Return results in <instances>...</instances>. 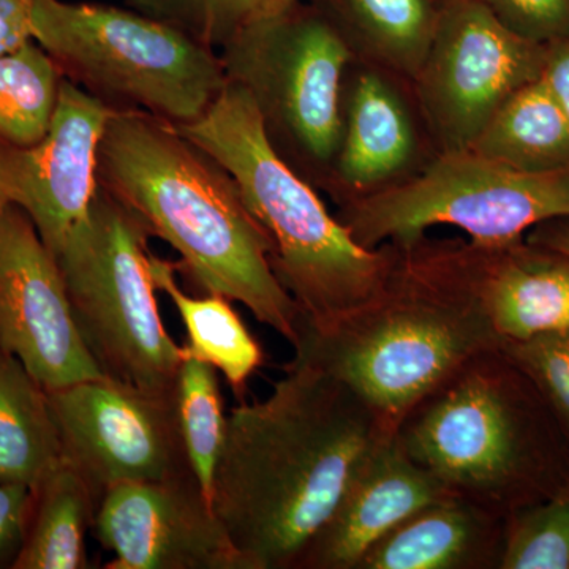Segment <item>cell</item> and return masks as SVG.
Returning a JSON list of instances; mask_svg holds the SVG:
<instances>
[{
	"label": "cell",
	"mask_w": 569,
	"mask_h": 569,
	"mask_svg": "<svg viewBox=\"0 0 569 569\" xmlns=\"http://www.w3.org/2000/svg\"><path fill=\"white\" fill-rule=\"evenodd\" d=\"M97 183L179 254L200 295L241 302L295 346L301 310L271 266L272 244L233 176L174 123L116 111L97 152Z\"/></svg>",
	"instance_id": "2"
},
{
	"label": "cell",
	"mask_w": 569,
	"mask_h": 569,
	"mask_svg": "<svg viewBox=\"0 0 569 569\" xmlns=\"http://www.w3.org/2000/svg\"><path fill=\"white\" fill-rule=\"evenodd\" d=\"M92 529L107 569H246L193 475L108 489Z\"/></svg>",
	"instance_id": "14"
},
{
	"label": "cell",
	"mask_w": 569,
	"mask_h": 569,
	"mask_svg": "<svg viewBox=\"0 0 569 569\" xmlns=\"http://www.w3.org/2000/svg\"><path fill=\"white\" fill-rule=\"evenodd\" d=\"M100 497L78 468L62 459L32 488L31 512L13 569H86V535Z\"/></svg>",
	"instance_id": "21"
},
{
	"label": "cell",
	"mask_w": 569,
	"mask_h": 569,
	"mask_svg": "<svg viewBox=\"0 0 569 569\" xmlns=\"http://www.w3.org/2000/svg\"><path fill=\"white\" fill-rule=\"evenodd\" d=\"M32 22L33 40L63 78L116 111L182 126L228 82L219 52L129 7L32 0Z\"/></svg>",
	"instance_id": "6"
},
{
	"label": "cell",
	"mask_w": 569,
	"mask_h": 569,
	"mask_svg": "<svg viewBox=\"0 0 569 569\" xmlns=\"http://www.w3.org/2000/svg\"><path fill=\"white\" fill-rule=\"evenodd\" d=\"M32 40V0H0V54Z\"/></svg>",
	"instance_id": "31"
},
{
	"label": "cell",
	"mask_w": 569,
	"mask_h": 569,
	"mask_svg": "<svg viewBox=\"0 0 569 569\" xmlns=\"http://www.w3.org/2000/svg\"><path fill=\"white\" fill-rule=\"evenodd\" d=\"M545 59V44L509 32L477 0H441L411 81L438 152L468 151L498 108L541 78Z\"/></svg>",
	"instance_id": "10"
},
{
	"label": "cell",
	"mask_w": 569,
	"mask_h": 569,
	"mask_svg": "<svg viewBox=\"0 0 569 569\" xmlns=\"http://www.w3.org/2000/svg\"><path fill=\"white\" fill-rule=\"evenodd\" d=\"M146 224L102 187L54 253L74 321L103 376L174 391L186 356L160 317Z\"/></svg>",
	"instance_id": "7"
},
{
	"label": "cell",
	"mask_w": 569,
	"mask_h": 569,
	"mask_svg": "<svg viewBox=\"0 0 569 569\" xmlns=\"http://www.w3.org/2000/svg\"><path fill=\"white\" fill-rule=\"evenodd\" d=\"M470 253L478 293L503 343L569 329L567 254L530 241L498 249L470 244Z\"/></svg>",
	"instance_id": "17"
},
{
	"label": "cell",
	"mask_w": 569,
	"mask_h": 569,
	"mask_svg": "<svg viewBox=\"0 0 569 569\" xmlns=\"http://www.w3.org/2000/svg\"><path fill=\"white\" fill-rule=\"evenodd\" d=\"M217 52L227 80L252 99L276 152L325 192L342 140L347 71L356 59L335 21L299 0Z\"/></svg>",
	"instance_id": "8"
},
{
	"label": "cell",
	"mask_w": 569,
	"mask_h": 569,
	"mask_svg": "<svg viewBox=\"0 0 569 569\" xmlns=\"http://www.w3.org/2000/svg\"><path fill=\"white\" fill-rule=\"evenodd\" d=\"M520 39L550 44L569 37V0H477Z\"/></svg>",
	"instance_id": "29"
},
{
	"label": "cell",
	"mask_w": 569,
	"mask_h": 569,
	"mask_svg": "<svg viewBox=\"0 0 569 569\" xmlns=\"http://www.w3.org/2000/svg\"><path fill=\"white\" fill-rule=\"evenodd\" d=\"M455 497L408 455L397 430L372 452L298 569H358L370 549L419 509Z\"/></svg>",
	"instance_id": "16"
},
{
	"label": "cell",
	"mask_w": 569,
	"mask_h": 569,
	"mask_svg": "<svg viewBox=\"0 0 569 569\" xmlns=\"http://www.w3.org/2000/svg\"><path fill=\"white\" fill-rule=\"evenodd\" d=\"M337 219L366 249L411 244L440 224L463 231L470 244L498 249L569 219V168L527 173L473 151L440 153L415 178L339 206Z\"/></svg>",
	"instance_id": "9"
},
{
	"label": "cell",
	"mask_w": 569,
	"mask_h": 569,
	"mask_svg": "<svg viewBox=\"0 0 569 569\" xmlns=\"http://www.w3.org/2000/svg\"><path fill=\"white\" fill-rule=\"evenodd\" d=\"M114 112L63 78L50 132L36 144L0 140V209L20 208L58 252L97 192V152Z\"/></svg>",
	"instance_id": "13"
},
{
	"label": "cell",
	"mask_w": 569,
	"mask_h": 569,
	"mask_svg": "<svg viewBox=\"0 0 569 569\" xmlns=\"http://www.w3.org/2000/svg\"><path fill=\"white\" fill-rule=\"evenodd\" d=\"M176 406L194 477L211 500L213 475L227 430V413L217 370L187 351L176 381Z\"/></svg>",
	"instance_id": "25"
},
{
	"label": "cell",
	"mask_w": 569,
	"mask_h": 569,
	"mask_svg": "<svg viewBox=\"0 0 569 569\" xmlns=\"http://www.w3.org/2000/svg\"><path fill=\"white\" fill-rule=\"evenodd\" d=\"M62 459L47 388L0 348V485L32 489Z\"/></svg>",
	"instance_id": "20"
},
{
	"label": "cell",
	"mask_w": 569,
	"mask_h": 569,
	"mask_svg": "<svg viewBox=\"0 0 569 569\" xmlns=\"http://www.w3.org/2000/svg\"><path fill=\"white\" fill-rule=\"evenodd\" d=\"M399 246L383 291L326 329L299 326L295 361L317 367L373 408L389 426L403 418L467 362L500 350L475 283L470 244Z\"/></svg>",
	"instance_id": "3"
},
{
	"label": "cell",
	"mask_w": 569,
	"mask_h": 569,
	"mask_svg": "<svg viewBox=\"0 0 569 569\" xmlns=\"http://www.w3.org/2000/svg\"><path fill=\"white\" fill-rule=\"evenodd\" d=\"M415 462L507 519L569 485V449L545 400L501 350L477 356L397 427Z\"/></svg>",
	"instance_id": "5"
},
{
	"label": "cell",
	"mask_w": 569,
	"mask_h": 569,
	"mask_svg": "<svg viewBox=\"0 0 569 569\" xmlns=\"http://www.w3.org/2000/svg\"><path fill=\"white\" fill-rule=\"evenodd\" d=\"M396 430L343 381L295 359L264 400L233 408L211 505L246 569H298Z\"/></svg>",
	"instance_id": "1"
},
{
	"label": "cell",
	"mask_w": 569,
	"mask_h": 569,
	"mask_svg": "<svg viewBox=\"0 0 569 569\" xmlns=\"http://www.w3.org/2000/svg\"><path fill=\"white\" fill-rule=\"evenodd\" d=\"M178 127L233 176L272 244L277 279L301 310V325L326 329L383 291L395 269V242L366 249L296 173L263 130L249 93L228 81L200 119Z\"/></svg>",
	"instance_id": "4"
},
{
	"label": "cell",
	"mask_w": 569,
	"mask_h": 569,
	"mask_svg": "<svg viewBox=\"0 0 569 569\" xmlns=\"http://www.w3.org/2000/svg\"><path fill=\"white\" fill-rule=\"evenodd\" d=\"M468 151L527 173L567 170L569 122L538 78L498 108Z\"/></svg>",
	"instance_id": "22"
},
{
	"label": "cell",
	"mask_w": 569,
	"mask_h": 569,
	"mask_svg": "<svg viewBox=\"0 0 569 569\" xmlns=\"http://www.w3.org/2000/svg\"><path fill=\"white\" fill-rule=\"evenodd\" d=\"M0 348L47 389L103 376L74 321L58 260L14 206L0 209Z\"/></svg>",
	"instance_id": "12"
},
{
	"label": "cell",
	"mask_w": 569,
	"mask_h": 569,
	"mask_svg": "<svg viewBox=\"0 0 569 569\" xmlns=\"http://www.w3.org/2000/svg\"><path fill=\"white\" fill-rule=\"evenodd\" d=\"M63 74L36 40L0 54V140L29 146L50 132Z\"/></svg>",
	"instance_id": "24"
},
{
	"label": "cell",
	"mask_w": 569,
	"mask_h": 569,
	"mask_svg": "<svg viewBox=\"0 0 569 569\" xmlns=\"http://www.w3.org/2000/svg\"><path fill=\"white\" fill-rule=\"evenodd\" d=\"M541 78L556 97L569 122V37L546 44L545 69Z\"/></svg>",
	"instance_id": "32"
},
{
	"label": "cell",
	"mask_w": 569,
	"mask_h": 569,
	"mask_svg": "<svg viewBox=\"0 0 569 569\" xmlns=\"http://www.w3.org/2000/svg\"><path fill=\"white\" fill-rule=\"evenodd\" d=\"M437 156L411 81L355 59L343 86L342 140L325 192L337 206L362 200L415 178Z\"/></svg>",
	"instance_id": "15"
},
{
	"label": "cell",
	"mask_w": 569,
	"mask_h": 569,
	"mask_svg": "<svg viewBox=\"0 0 569 569\" xmlns=\"http://www.w3.org/2000/svg\"><path fill=\"white\" fill-rule=\"evenodd\" d=\"M31 503V488L0 485V569H13L20 556Z\"/></svg>",
	"instance_id": "30"
},
{
	"label": "cell",
	"mask_w": 569,
	"mask_h": 569,
	"mask_svg": "<svg viewBox=\"0 0 569 569\" xmlns=\"http://www.w3.org/2000/svg\"><path fill=\"white\" fill-rule=\"evenodd\" d=\"M438 0H326L318 6L335 21L359 61L376 63L413 81L432 43Z\"/></svg>",
	"instance_id": "19"
},
{
	"label": "cell",
	"mask_w": 569,
	"mask_h": 569,
	"mask_svg": "<svg viewBox=\"0 0 569 569\" xmlns=\"http://www.w3.org/2000/svg\"><path fill=\"white\" fill-rule=\"evenodd\" d=\"M47 392L63 459L100 498L127 482L194 477L176 389L152 391L100 376Z\"/></svg>",
	"instance_id": "11"
},
{
	"label": "cell",
	"mask_w": 569,
	"mask_h": 569,
	"mask_svg": "<svg viewBox=\"0 0 569 569\" xmlns=\"http://www.w3.org/2000/svg\"><path fill=\"white\" fill-rule=\"evenodd\" d=\"M438 2H441V0H438Z\"/></svg>",
	"instance_id": "34"
},
{
	"label": "cell",
	"mask_w": 569,
	"mask_h": 569,
	"mask_svg": "<svg viewBox=\"0 0 569 569\" xmlns=\"http://www.w3.org/2000/svg\"><path fill=\"white\" fill-rule=\"evenodd\" d=\"M500 569H569V485L505 519Z\"/></svg>",
	"instance_id": "27"
},
{
	"label": "cell",
	"mask_w": 569,
	"mask_h": 569,
	"mask_svg": "<svg viewBox=\"0 0 569 569\" xmlns=\"http://www.w3.org/2000/svg\"><path fill=\"white\" fill-rule=\"evenodd\" d=\"M530 242L549 247L569 258V219L550 220L535 228Z\"/></svg>",
	"instance_id": "33"
},
{
	"label": "cell",
	"mask_w": 569,
	"mask_h": 569,
	"mask_svg": "<svg viewBox=\"0 0 569 569\" xmlns=\"http://www.w3.org/2000/svg\"><path fill=\"white\" fill-rule=\"evenodd\" d=\"M157 291L173 302L187 331V353L212 366L227 378L234 395L242 397L247 383L264 365L263 348L222 295H187L176 282V263L151 253Z\"/></svg>",
	"instance_id": "23"
},
{
	"label": "cell",
	"mask_w": 569,
	"mask_h": 569,
	"mask_svg": "<svg viewBox=\"0 0 569 569\" xmlns=\"http://www.w3.org/2000/svg\"><path fill=\"white\" fill-rule=\"evenodd\" d=\"M545 400L569 449V329L500 348Z\"/></svg>",
	"instance_id": "28"
},
{
	"label": "cell",
	"mask_w": 569,
	"mask_h": 569,
	"mask_svg": "<svg viewBox=\"0 0 569 569\" xmlns=\"http://www.w3.org/2000/svg\"><path fill=\"white\" fill-rule=\"evenodd\" d=\"M123 6L164 22L211 50L220 51L234 37L272 20L299 0H122Z\"/></svg>",
	"instance_id": "26"
},
{
	"label": "cell",
	"mask_w": 569,
	"mask_h": 569,
	"mask_svg": "<svg viewBox=\"0 0 569 569\" xmlns=\"http://www.w3.org/2000/svg\"><path fill=\"white\" fill-rule=\"evenodd\" d=\"M503 529L505 519L462 498H447L389 531L358 569L498 568Z\"/></svg>",
	"instance_id": "18"
}]
</instances>
